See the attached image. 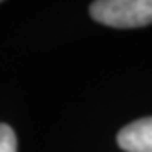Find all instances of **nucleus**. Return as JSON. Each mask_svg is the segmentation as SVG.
I'll return each instance as SVG.
<instances>
[{"label":"nucleus","instance_id":"f03ea898","mask_svg":"<svg viewBox=\"0 0 152 152\" xmlns=\"http://www.w3.org/2000/svg\"><path fill=\"white\" fill-rule=\"evenodd\" d=\"M117 145L125 152H152V117L137 119L121 128Z\"/></svg>","mask_w":152,"mask_h":152},{"label":"nucleus","instance_id":"7ed1b4c3","mask_svg":"<svg viewBox=\"0 0 152 152\" xmlns=\"http://www.w3.org/2000/svg\"><path fill=\"white\" fill-rule=\"evenodd\" d=\"M0 152H17V136L9 125L0 123Z\"/></svg>","mask_w":152,"mask_h":152},{"label":"nucleus","instance_id":"f257e3e1","mask_svg":"<svg viewBox=\"0 0 152 152\" xmlns=\"http://www.w3.org/2000/svg\"><path fill=\"white\" fill-rule=\"evenodd\" d=\"M90 15L110 28H141L152 24V0H97Z\"/></svg>","mask_w":152,"mask_h":152}]
</instances>
